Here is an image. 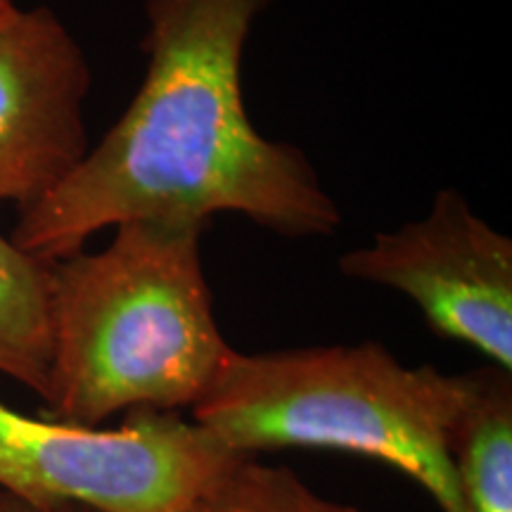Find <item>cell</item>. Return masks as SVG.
Masks as SVG:
<instances>
[{"label":"cell","mask_w":512,"mask_h":512,"mask_svg":"<svg viewBox=\"0 0 512 512\" xmlns=\"http://www.w3.org/2000/svg\"><path fill=\"white\" fill-rule=\"evenodd\" d=\"M266 0H147L143 86L112 131L48 195L19 209L10 240L36 259L81 252L128 221L245 214L287 238L342 223L302 150L252 126L242 102L245 41Z\"/></svg>","instance_id":"1"},{"label":"cell","mask_w":512,"mask_h":512,"mask_svg":"<svg viewBox=\"0 0 512 512\" xmlns=\"http://www.w3.org/2000/svg\"><path fill=\"white\" fill-rule=\"evenodd\" d=\"M197 221H128L102 252L53 264L46 418L100 427L138 408H192L230 356Z\"/></svg>","instance_id":"2"},{"label":"cell","mask_w":512,"mask_h":512,"mask_svg":"<svg viewBox=\"0 0 512 512\" xmlns=\"http://www.w3.org/2000/svg\"><path fill=\"white\" fill-rule=\"evenodd\" d=\"M463 399V373L408 368L377 342L233 349L192 406V422L235 456L294 446L380 460L420 484L441 512H465L453 465Z\"/></svg>","instance_id":"3"},{"label":"cell","mask_w":512,"mask_h":512,"mask_svg":"<svg viewBox=\"0 0 512 512\" xmlns=\"http://www.w3.org/2000/svg\"><path fill=\"white\" fill-rule=\"evenodd\" d=\"M238 458L197 422L126 413L114 430L31 418L0 401V494L95 512H183Z\"/></svg>","instance_id":"4"},{"label":"cell","mask_w":512,"mask_h":512,"mask_svg":"<svg viewBox=\"0 0 512 512\" xmlns=\"http://www.w3.org/2000/svg\"><path fill=\"white\" fill-rule=\"evenodd\" d=\"M339 268L406 294L437 335L512 373V240L458 190H439L425 219L377 233L373 245L342 254Z\"/></svg>","instance_id":"5"},{"label":"cell","mask_w":512,"mask_h":512,"mask_svg":"<svg viewBox=\"0 0 512 512\" xmlns=\"http://www.w3.org/2000/svg\"><path fill=\"white\" fill-rule=\"evenodd\" d=\"M86 55L53 10L0 12V202L29 207L88 152Z\"/></svg>","instance_id":"6"},{"label":"cell","mask_w":512,"mask_h":512,"mask_svg":"<svg viewBox=\"0 0 512 512\" xmlns=\"http://www.w3.org/2000/svg\"><path fill=\"white\" fill-rule=\"evenodd\" d=\"M465 399L453 432V465L465 512H512V373H463Z\"/></svg>","instance_id":"7"},{"label":"cell","mask_w":512,"mask_h":512,"mask_svg":"<svg viewBox=\"0 0 512 512\" xmlns=\"http://www.w3.org/2000/svg\"><path fill=\"white\" fill-rule=\"evenodd\" d=\"M53 264L36 259L0 233V373L46 394Z\"/></svg>","instance_id":"8"},{"label":"cell","mask_w":512,"mask_h":512,"mask_svg":"<svg viewBox=\"0 0 512 512\" xmlns=\"http://www.w3.org/2000/svg\"><path fill=\"white\" fill-rule=\"evenodd\" d=\"M183 512H363L320 496L283 465L238 458L214 477Z\"/></svg>","instance_id":"9"},{"label":"cell","mask_w":512,"mask_h":512,"mask_svg":"<svg viewBox=\"0 0 512 512\" xmlns=\"http://www.w3.org/2000/svg\"><path fill=\"white\" fill-rule=\"evenodd\" d=\"M0 512H95L83 508V505H31L17 498L0 494Z\"/></svg>","instance_id":"10"},{"label":"cell","mask_w":512,"mask_h":512,"mask_svg":"<svg viewBox=\"0 0 512 512\" xmlns=\"http://www.w3.org/2000/svg\"><path fill=\"white\" fill-rule=\"evenodd\" d=\"M10 5H12V0H0V12H3V10H8Z\"/></svg>","instance_id":"11"}]
</instances>
